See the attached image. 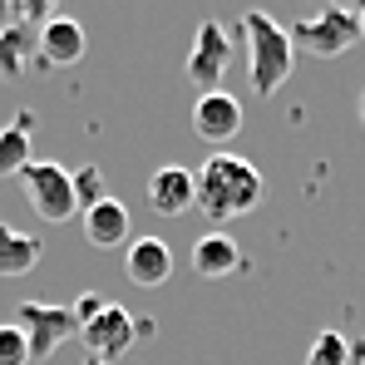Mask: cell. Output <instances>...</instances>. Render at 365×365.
I'll list each match as a JSON object with an SVG mask.
<instances>
[{
    "mask_svg": "<svg viewBox=\"0 0 365 365\" xmlns=\"http://www.w3.org/2000/svg\"><path fill=\"white\" fill-rule=\"evenodd\" d=\"M192 178H197V207L212 222H232L262 202V173L242 153L217 148L212 158H202V173H192Z\"/></svg>",
    "mask_w": 365,
    "mask_h": 365,
    "instance_id": "1",
    "label": "cell"
},
{
    "mask_svg": "<svg viewBox=\"0 0 365 365\" xmlns=\"http://www.w3.org/2000/svg\"><path fill=\"white\" fill-rule=\"evenodd\" d=\"M247 35V60H252V89H257V99H272L287 79H292V64H297V50H292V40H287V30L272 20V15H262V10H247L242 25H237Z\"/></svg>",
    "mask_w": 365,
    "mask_h": 365,
    "instance_id": "2",
    "label": "cell"
},
{
    "mask_svg": "<svg viewBox=\"0 0 365 365\" xmlns=\"http://www.w3.org/2000/svg\"><path fill=\"white\" fill-rule=\"evenodd\" d=\"M287 40H292V50H302V55L336 60V55H346V50L361 40V25H356V10H346V5H321V15H302L297 25H287Z\"/></svg>",
    "mask_w": 365,
    "mask_h": 365,
    "instance_id": "3",
    "label": "cell"
},
{
    "mask_svg": "<svg viewBox=\"0 0 365 365\" xmlns=\"http://www.w3.org/2000/svg\"><path fill=\"white\" fill-rule=\"evenodd\" d=\"M15 326H20L25 346H30V361L55 356L64 341L79 336L74 311H69V306H45V302H20V306H15Z\"/></svg>",
    "mask_w": 365,
    "mask_h": 365,
    "instance_id": "4",
    "label": "cell"
},
{
    "mask_svg": "<svg viewBox=\"0 0 365 365\" xmlns=\"http://www.w3.org/2000/svg\"><path fill=\"white\" fill-rule=\"evenodd\" d=\"M20 182H25V197H30L35 217H45L50 227H60V222H69V217L79 212V207H74V182H69V173H64L60 163L35 158V163L20 173Z\"/></svg>",
    "mask_w": 365,
    "mask_h": 365,
    "instance_id": "5",
    "label": "cell"
},
{
    "mask_svg": "<svg viewBox=\"0 0 365 365\" xmlns=\"http://www.w3.org/2000/svg\"><path fill=\"white\" fill-rule=\"evenodd\" d=\"M227 64H232V40H227V30H222L217 20H202L197 35H192V45H187V60H182L187 84H192L197 94H212V89L222 84Z\"/></svg>",
    "mask_w": 365,
    "mask_h": 365,
    "instance_id": "6",
    "label": "cell"
},
{
    "mask_svg": "<svg viewBox=\"0 0 365 365\" xmlns=\"http://www.w3.org/2000/svg\"><path fill=\"white\" fill-rule=\"evenodd\" d=\"M79 336H84V351L94 356V361L114 365L119 356H128V346H133V336H138V321H133V311H123V306H104L89 326H79Z\"/></svg>",
    "mask_w": 365,
    "mask_h": 365,
    "instance_id": "7",
    "label": "cell"
},
{
    "mask_svg": "<svg viewBox=\"0 0 365 365\" xmlns=\"http://www.w3.org/2000/svg\"><path fill=\"white\" fill-rule=\"evenodd\" d=\"M84 50H89V35H84V25L69 20V15H50V20L35 30V60L50 64V69H69V64H79V60H84Z\"/></svg>",
    "mask_w": 365,
    "mask_h": 365,
    "instance_id": "8",
    "label": "cell"
},
{
    "mask_svg": "<svg viewBox=\"0 0 365 365\" xmlns=\"http://www.w3.org/2000/svg\"><path fill=\"white\" fill-rule=\"evenodd\" d=\"M192 133L202 143H232L242 133V104L227 94V89H212V94H197L192 104Z\"/></svg>",
    "mask_w": 365,
    "mask_h": 365,
    "instance_id": "9",
    "label": "cell"
},
{
    "mask_svg": "<svg viewBox=\"0 0 365 365\" xmlns=\"http://www.w3.org/2000/svg\"><path fill=\"white\" fill-rule=\"evenodd\" d=\"M123 272H128L133 287L153 292V287H163L173 277V252H168L163 237H133L123 247Z\"/></svg>",
    "mask_w": 365,
    "mask_h": 365,
    "instance_id": "10",
    "label": "cell"
},
{
    "mask_svg": "<svg viewBox=\"0 0 365 365\" xmlns=\"http://www.w3.org/2000/svg\"><path fill=\"white\" fill-rule=\"evenodd\" d=\"M148 207L158 212V217H182V212H192L197 207V178L178 168V163H168V168H158L153 178H148Z\"/></svg>",
    "mask_w": 365,
    "mask_h": 365,
    "instance_id": "11",
    "label": "cell"
},
{
    "mask_svg": "<svg viewBox=\"0 0 365 365\" xmlns=\"http://www.w3.org/2000/svg\"><path fill=\"white\" fill-rule=\"evenodd\" d=\"M192 277H202V282H222V277H232L237 267H242V247L232 242L222 227H212V232H202L197 242H192Z\"/></svg>",
    "mask_w": 365,
    "mask_h": 365,
    "instance_id": "12",
    "label": "cell"
},
{
    "mask_svg": "<svg viewBox=\"0 0 365 365\" xmlns=\"http://www.w3.org/2000/svg\"><path fill=\"white\" fill-rule=\"evenodd\" d=\"M84 237L94 247H123L133 237V217H128V207H123L119 197H104L99 207H89L84 212Z\"/></svg>",
    "mask_w": 365,
    "mask_h": 365,
    "instance_id": "13",
    "label": "cell"
},
{
    "mask_svg": "<svg viewBox=\"0 0 365 365\" xmlns=\"http://www.w3.org/2000/svg\"><path fill=\"white\" fill-rule=\"evenodd\" d=\"M30 109H20L15 119L0 128V178H20L30 163H35V148H30Z\"/></svg>",
    "mask_w": 365,
    "mask_h": 365,
    "instance_id": "14",
    "label": "cell"
},
{
    "mask_svg": "<svg viewBox=\"0 0 365 365\" xmlns=\"http://www.w3.org/2000/svg\"><path fill=\"white\" fill-rule=\"evenodd\" d=\"M40 257H45V242L40 237L0 222V277H25V272H35Z\"/></svg>",
    "mask_w": 365,
    "mask_h": 365,
    "instance_id": "15",
    "label": "cell"
},
{
    "mask_svg": "<svg viewBox=\"0 0 365 365\" xmlns=\"http://www.w3.org/2000/svg\"><path fill=\"white\" fill-rule=\"evenodd\" d=\"M30 55H35V35H25L20 25H5V30H0V79L15 84V79L25 74Z\"/></svg>",
    "mask_w": 365,
    "mask_h": 365,
    "instance_id": "16",
    "label": "cell"
},
{
    "mask_svg": "<svg viewBox=\"0 0 365 365\" xmlns=\"http://www.w3.org/2000/svg\"><path fill=\"white\" fill-rule=\"evenodd\" d=\"M69 182H74V207H79V212L99 207V202L109 197V182H104V168H99V163H84L79 173H69Z\"/></svg>",
    "mask_w": 365,
    "mask_h": 365,
    "instance_id": "17",
    "label": "cell"
},
{
    "mask_svg": "<svg viewBox=\"0 0 365 365\" xmlns=\"http://www.w3.org/2000/svg\"><path fill=\"white\" fill-rule=\"evenodd\" d=\"M306 365H351V341L341 331H321L306 351Z\"/></svg>",
    "mask_w": 365,
    "mask_h": 365,
    "instance_id": "18",
    "label": "cell"
},
{
    "mask_svg": "<svg viewBox=\"0 0 365 365\" xmlns=\"http://www.w3.org/2000/svg\"><path fill=\"white\" fill-rule=\"evenodd\" d=\"M0 365H30V346L20 336V326H0Z\"/></svg>",
    "mask_w": 365,
    "mask_h": 365,
    "instance_id": "19",
    "label": "cell"
},
{
    "mask_svg": "<svg viewBox=\"0 0 365 365\" xmlns=\"http://www.w3.org/2000/svg\"><path fill=\"white\" fill-rule=\"evenodd\" d=\"M104 306H109V302H104L99 292H84V297H74V302H69V311H74V321H79V326H89Z\"/></svg>",
    "mask_w": 365,
    "mask_h": 365,
    "instance_id": "20",
    "label": "cell"
},
{
    "mask_svg": "<svg viewBox=\"0 0 365 365\" xmlns=\"http://www.w3.org/2000/svg\"><path fill=\"white\" fill-rule=\"evenodd\" d=\"M356 25H361V35H365V5H361V10H356Z\"/></svg>",
    "mask_w": 365,
    "mask_h": 365,
    "instance_id": "21",
    "label": "cell"
},
{
    "mask_svg": "<svg viewBox=\"0 0 365 365\" xmlns=\"http://www.w3.org/2000/svg\"><path fill=\"white\" fill-rule=\"evenodd\" d=\"M79 365H104V361H94V356H84V361H79Z\"/></svg>",
    "mask_w": 365,
    "mask_h": 365,
    "instance_id": "22",
    "label": "cell"
},
{
    "mask_svg": "<svg viewBox=\"0 0 365 365\" xmlns=\"http://www.w3.org/2000/svg\"><path fill=\"white\" fill-rule=\"evenodd\" d=\"M356 109H361V123H365V94H361V104H356Z\"/></svg>",
    "mask_w": 365,
    "mask_h": 365,
    "instance_id": "23",
    "label": "cell"
}]
</instances>
